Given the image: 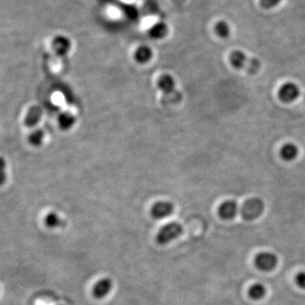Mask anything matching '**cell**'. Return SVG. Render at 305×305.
<instances>
[{"label": "cell", "mask_w": 305, "mask_h": 305, "mask_svg": "<svg viewBox=\"0 0 305 305\" xmlns=\"http://www.w3.org/2000/svg\"><path fill=\"white\" fill-rule=\"evenodd\" d=\"M229 60L233 67L238 70H245L249 74H255L261 68V62L255 58H249L241 50L233 51L230 54Z\"/></svg>", "instance_id": "cell-1"}, {"label": "cell", "mask_w": 305, "mask_h": 305, "mask_svg": "<svg viewBox=\"0 0 305 305\" xmlns=\"http://www.w3.org/2000/svg\"><path fill=\"white\" fill-rule=\"evenodd\" d=\"M182 233V225L177 222H171L160 228L156 236V242L160 245H165L179 238Z\"/></svg>", "instance_id": "cell-2"}, {"label": "cell", "mask_w": 305, "mask_h": 305, "mask_svg": "<svg viewBox=\"0 0 305 305\" xmlns=\"http://www.w3.org/2000/svg\"><path fill=\"white\" fill-rule=\"evenodd\" d=\"M265 210V205L261 199L251 198L244 202L242 205L240 213L244 220L252 221L261 216Z\"/></svg>", "instance_id": "cell-3"}, {"label": "cell", "mask_w": 305, "mask_h": 305, "mask_svg": "<svg viewBox=\"0 0 305 305\" xmlns=\"http://www.w3.org/2000/svg\"><path fill=\"white\" fill-rule=\"evenodd\" d=\"M277 263L278 258L273 253L262 252L255 256V266L262 272H271L277 267Z\"/></svg>", "instance_id": "cell-4"}, {"label": "cell", "mask_w": 305, "mask_h": 305, "mask_svg": "<svg viewBox=\"0 0 305 305\" xmlns=\"http://www.w3.org/2000/svg\"><path fill=\"white\" fill-rule=\"evenodd\" d=\"M300 88L294 82H287L283 84L278 92L280 100L286 104H290L300 98Z\"/></svg>", "instance_id": "cell-5"}, {"label": "cell", "mask_w": 305, "mask_h": 305, "mask_svg": "<svg viewBox=\"0 0 305 305\" xmlns=\"http://www.w3.org/2000/svg\"><path fill=\"white\" fill-rule=\"evenodd\" d=\"M174 205L169 201H158L151 208V216L156 220L166 218L173 213Z\"/></svg>", "instance_id": "cell-6"}, {"label": "cell", "mask_w": 305, "mask_h": 305, "mask_svg": "<svg viewBox=\"0 0 305 305\" xmlns=\"http://www.w3.org/2000/svg\"><path fill=\"white\" fill-rule=\"evenodd\" d=\"M238 203L234 200H227L223 202L220 207H219V216L223 220H233L238 215Z\"/></svg>", "instance_id": "cell-7"}, {"label": "cell", "mask_w": 305, "mask_h": 305, "mask_svg": "<svg viewBox=\"0 0 305 305\" xmlns=\"http://www.w3.org/2000/svg\"><path fill=\"white\" fill-rule=\"evenodd\" d=\"M113 283L111 279L109 278H104L98 281V283H96L95 285L93 286L92 289V294L93 296L101 300L103 298L107 296L109 294V292L112 289Z\"/></svg>", "instance_id": "cell-8"}, {"label": "cell", "mask_w": 305, "mask_h": 305, "mask_svg": "<svg viewBox=\"0 0 305 305\" xmlns=\"http://www.w3.org/2000/svg\"><path fill=\"white\" fill-rule=\"evenodd\" d=\"M71 48V43L69 38L64 36H57L53 40V48L59 56L68 54Z\"/></svg>", "instance_id": "cell-9"}, {"label": "cell", "mask_w": 305, "mask_h": 305, "mask_svg": "<svg viewBox=\"0 0 305 305\" xmlns=\"http://www.w3.org/2000/svg\"><path fill=\"white\" fill-rule=\"evenodd\" d=\"M176 86H177L176 80L173 76L169 74H165L160 76V78L158 81L159 89L166 95L172 93L176 89Z\"/></svg>", "instance_id": "cell-10"}, {"label": "cell", "mask_w": 305, "mask_h": 305, "mask_svg": "<svg viewBox=\"0 0 305 305\" xmlns=\"http://www.w3.org/2000/svg\"><path fill=\"white\" fill-rule=\"evenodd\" d=\"M153 58V51L151 48L143 45L136 49L134 53L135 61L138 64H144L149 63Z\"/></svg>", "instance_id": "cell-11"}, {"label": "cell", "mask_w": 305, "mask_h": 305, "mask_svg": "<svg viewBox=\"0 0 305 305\" xmlns=\"http://www.w3.org/2000/svg\"><path fill=\"white\" fill-rule=\"evenodd\" d=\"M300 154V149L294 143H286L281 149V157L285 161H293L295 160Z\"/></svg>", "instance_id": "cell-12"}, {"label": "cell", "mask_w": 305, "mask_h": 305, "mask_svg": "<svg viewBox=\"0 0 305 305\" xmlns=\"http://www.w3.org/2000/svg\"><path fill=\"white\" fill-rule=\"evenodd\" d=\"M42 110L40 107L32 106L29 109L28 112L25 115V126L31 127L36 126V124L39 122L42 117Z\"/></svg>", "instance_id": "cell-13"}, {"label": "cell", "mask_w": 305, "mask_h": 305, "mask_svg": "<svg viewBox=\"0 0 305 305\" xmlns=\"http://www.w3.org/2000/svg\"><path fill=\"white\" fill-rule=\"evenodd\" d=\"M76 119L75 115L70 113L64 112L60 114L58 120L59 126L62 130H70L76 124Z\"/></svg>", "instance_id": "cell-14"}, {"label": "cell", "mask_w": 305, "mask_h": 305, "mask_svg": "<svg viewBox=\"0 0 305 305\" xmlns=\"http://www.w3.org/2000/svg\"><path fill=\"white\" fill-rule=\"evenodd\" d=\"M44 224L48 228L54 229V228L62 227L64 225V222L60 219L58 214L50 212L45 216Z\"/></svg>", "instance_id": "cell-15"}, {"label": "cell", "mask_w": 305, "mask_h": 305, "mask_svg": "<svg viewBox=\"0 0 305 305\" xmlns=\"http://www.w3.org/2000/svg\"><path fill=\"white\" fill-rule=\"evenodd\" d=\"M266 294V287L261 283H255L249 290V297L254 300H262Z\"/></svg>", "instance_id": "cell-16"}, {"label": "cell", "mask_w": 305, "mask_h": 305, "mask_svg": "<svg viewBox=\"0 0 305 305\" xmlns=\"http://www.w3.org/2000/svg\"><path fill=\"white\" fill-rule=\"evenodd\" d=\"M215 31L217 36L221 38H227L230 36L231 29L228 24L226 21H219L215 25Z\"/></svg>", "instance_id": "cell-17"}, {"label": "cell", "mask_w": 305, "mask_h": 305, "mask_svg": "<svg viewBox=\"0 0 305 305\" xmlns=\"http://www.w3.org/2000/svg\"><path fill=\"white\" fill-rule=\"evenodd\" d=\"M149 34L155 39H160L165 37V35L167 34V27L164 24H157L152 27Z\"/></svg>", "instance_id": "cell-18"}, {"label": "cell", "mask_w": 305, "mask_h": 305, "mask_svg": "<svg viewBox=\"0 0 305 305\" xmlns=\"http://www.w3.org/2000/svg\"><path fill=\"white\" fill-rule=\"evenodd\" d=\"M43 139H44V132H42V130H36L35 132H32L29 137V142L31 145L35 146V147L41 145L43 142Z\"/></svg>", "instance_id": "cell-19"}, {"label": "cell", "mask_w": 305, "mask_h": 305, "mask_svg": "<svg viewBox=\"0 0 305 305\" xmlns=\"http://www.w3.org/2000/svg\"><path fill=\"white\" fill-rule=\"evenodd\" d=\"M6 162L2 157H0V187L4 183L6 180Z\"/></svg>", "instance_id": "cell-20"}, {"label": "cell", "mask_w": 305, "mask_h": 305, "mask_svg": "<svg viewBox=\"0 0 305 305\" xmlns=\"http://www.w3.org/2000/svg\"><path fill=\"white\" fill-rule=\"evenodd\" d=\"M282 0H261V5L264 8L269 9V8H274L281 3Z\"/></svg>", "instance_id": "cell-21"}, {"label": "cell", "mask_w": 305, "mask_h": 305, "mask_svg": "<svg viewBox=\"0 0 305 305\" xmlns=\"http://www.w3.org/2000/svg\"><path fill=\"white\" fill-rule=\"evenodd\" d=\"M295 282L300 289H305V272L298 273L295 277Z\"/></svg>", "instance_id": "cell-22"}, {"label": "cell", "mask_w": 305, "mask_h": 305, "mask_svg": "<svg viewBox=\"0 0 305 305\" xmlns=\"http://www.w3.org/2000/svg\"><path fill=\"white\" fill-rule=\"evenodd\" d=\"M174 2H176V3H179V2H182L183 0H173Z\"/></svg>", "instance_id": "cell-23"}]
</instances>
